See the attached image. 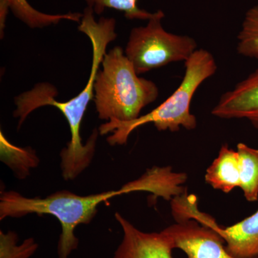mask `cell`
Listing matches in <instances>:
<instances>
[{
    "mask_svg": "<svg viewBox=\"0 0 258 258\" xmlns=\"http://www.w3.org/2000/svg\"><path fill=\"white\" fill-rule=\"evenodd\" d=\"M94 14L91 8H86L78 28L80 32L87 35L93 48L91 74L83 91L69 101L59 102L54 98L57 95L55 86L42 83L15 98L17 109L14 116L19 118V127L32 111L42 106L55 107L67 120L71 139L60 154V169L66 181L77 178L87 169L94 157L99 132L95 128L86 143L83 144L81 137V123L90 102L94 98L95 81L106 55L107 47L117 37L115 19L102 17L97 21Z\"/></svg>",
    "mask_w": 258,
    "mask_h": 258,
    "instance_id": "cell-1",
    "label": "cell"
},
{
    "mask_svg": "<svg viewBox=\"0 0 258 258\" xmlns=\"http://www.w3.org/2000/svg\"><path fill=\"white\" fill-rule=\"evenodd\" d=\"M157 187L155 177L150 171H147L140 178L127 183L120 189L86 196L61 190L45 198H30L17 191H3L0 196V220L7 217L19 218L29 214L55 217L61 226L57 255L58 258H69L71 252L79 247V240L75 235L76 227L80 225H88L92 221L100 204L132 191L154 194Z\"/></svg>",
    "mask_w": 258,
    "mask_h": 258,
    "instance_id": "cell-2",
    "label": "cell"
},
{
    "mask_svg": "<svg viewBox=\"0 0 258 258\" xmlns=\"http://www.w3.org/2000/svg\"><path fill=\"white\" fill-rule=\"evenodd\" d=\"M184 66L181 84L155 109L132 121L111 120L100 125V134H112L107 138L110 145L126 144L129 136L135 129L147 123H152L159 132H177L181 127L186 130L196 128V116L190 112L191 100L200 85L217 72V64L211 52L202 48L195 51L185 61Z\"/></svg>",
    "mask_w": 258,
    "mask_h": 258,
    "instance_id": "cell-3",
    "label": "cell"
},
{
    "mask_svg": "<svg viewBox=\"0 0 258 258\" xmlns=\"http://www.w3.org/2000/svg\"><path fill=\"white\" fill-rule=\"evenodd\" d=\"M94 83V101L98 118L128 122L157 99L159 88L153 81L139 77L119 46L106 52Z\"/></svg>",
    "mask_w": 258,
    "mask_h": 258,
    "instance_id": "cell-4",
    "label": "cell"
},
{
    "mask_svg": "<svg viewBox=\"0 0 258 258\" xmlns=\"http://www.w3.org/2000/svg\"><path fill=\"white\" fill-rule=\"evenodd\" d=\"M164 16L158 10L147 25L131 30L124 52L139 76L172 62H185L198 50L192 37L164 30L161 25Z\"/></svg>",
    "mask_w": 258,
    "mask_h": 258,
    "instance_id": "cell-5",
    "label": "cell"
},
{
    "mask_svg": "<svg viewBox=\"0 0 258 258\" xmlns=\"http://www.w3.org/2000/svg\"><path fill=\"white\" fill-rule=\"evenodd\" d=\"M174 249H179L187 258H236L225 248V240L208 226L195 219H181L163 230Z\"/></svg>",
    "mask_w": 258,
    "mask_h": 258,
    "instance_id": "cell-6",
    "label": "cell"
},
{
    "mask_svg": "<svg viewBox=\"0 0 258 258\" xmlns=\"http://www.w3.org/2000/svg\"><path fill=\"white\" fill-rule=\"evenodd\" d=\"M188 217L216 231L226 243L227 252L236 258H258V210L242 221L221 227L212 217L200 212L197 205L187 212Z\"/></svg>",
    "mask_w": 258,
    "mask_h": 258,
    "instance_id": "cell-7",
    "label": "cell"
},
{
    "mask_svg": "<svg viewBox=\"0 0 258 258\" xmlns=\"http://www.w3.org/2000/svg\"><path fill=\"white\" fill-rule=\"evenodd\" d=\"M115 217L121 227L123 236L112 258H173L174 247L164 231L143 232L119 212L115 214Z\"/></svg>",
    "mask_w": 258,
    "mask_h": 258,
    "instance_id": "cell-8",
    "label": "cell"
},
{
    "mask_svg": "<svg viewBox=\"0 0 258 258\" xmlns=\"http://www.w3.org/2000/svg\"><path fill=\"white\" fill-rule=\"evenodd\" d=\"M211 113L223 119L244 118L258 129V69L222 94Z\"/></svg>",
    "mask_w": 258,
    "mask_h": 258,
    "instance_id": "cell-9",
    "label": "cell"
},
{
    "mask_svg": "<svg viewBox=\"0 0 258 258\" xmlns=\"http://www.w3.org/2000/svg\"><path fill=\"white\" fill-rule=\"evenodd\" d=\"M32 29L43 28L60 23L62 20L80 23L83 14L67 13L62 15H49L32 8L27 0H0V33L1 39L4 35L5 23L8 11Z\"/></svg>",
    "mask_w": 258,
    "mask_h": 258,
    "instance_id": "cell-10",
    "label": "cell"
},
{
    "mask_svg": "<svg viewBox=\"0 0 258 258\" xmlns=\"http://www.w3.org/2000/svg\"><path fill=\"white\" fill-rule=\"evenodd\" d=\"M205 179L213 189L225 193L240 187V159L237 151L230 149L228 144H224L216 159L207 169Z\"/></svg>",
    "mask_w": 258,
    "mask_h": 258,
    "instance_id": "cell-11",
    "label": "cell"
},
{
    "mask_svg": "<svg viewBox=\"0 0 258 258\" xmlns=\"http://www.w3.org/2000/svg\"><path fill=\"white\" fill-rule=\"evenodd\" d=\"M1 160L13 171L18 179H25L30 169L37 167L40 163L35 151L31 148L18 147L10 142L3 132L0 133Z\"/></svg>",
    "mask_w": 258,
    "mask_h": 258,
    "instance_id": "cell-12",
    "label": "cell"
},
{
    "mask_svg": "<svg viewBox=\"0 0 258 258\" xmlns=\"http://www.w3.org/2000/svg\"><path fill=\"white\" fill-rule=\"evenodd\" d=\"M237 152L240 159V188L246 200L254 203L258 200V149L239 143Z\"/></svg>",
    "mask_w": 258,
    "mask_h": 258,
    "instance_id": "cell-13",
    "label": "cell"
},
{
    "mask_svg": "<svg viewBox=\"0 0 258 258\" xmlns=\"http://www.w3.org/2000/svg\"><path fill=\"white\" fill-rule=\"evenodd\" d=\"M237 51L244 57L258 59V5L246 13L237 35Z\"/></svg>",
    "mask_w": 258,
    "mask_h": 258,
    "instance_id": "cell-14",
    "label": "cell"
},
{
    "mask_svg": "<svg viewBox=\"0 0 258 258\" xmlns=\"http://www.w3.org/2000/svg\"><path fill=\"white\" fill-rule=\"evenodd\" d=\"M88 8L93 10L96 15H101L106 8H111L124 13L128 20H149L154 13L140 9L138 0H84Z\"/></svg>",
    "mask_w": 258,
    "mask_h": 258,
    "instance_id": "cell-15",
    "label": "cell"
},
{
    "mask_svg": "<svg viewBox=\"0 0 258 258\" xmlns=\"http://www.w3.org/2000/svg\"><path fill=\"white\" fill-rule=\"evenodd\" d=\"M18 236L13 231H0V258H30L38 249L34 238L26 239L19 245Z\"/></svg>",
    "mask_w": 258,
    "mask_h": 258,
    "instance_id": "cell-16",
    "label": "cell"
}]
</instances>
